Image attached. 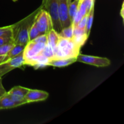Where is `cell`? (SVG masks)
<instances>
[{
  "instance_id": "1",
  "label": "cell",
  "mask_w": 124,
  "mask_h": 124,
  "mask_svg": "<svg viewBox=\"0 0 124 124\" xmlns=\"http://www.w3.org/2000/svg\"><path fill=\"white\" fill-rule=\"evenodd\" d=\"M41 9L42 7L40 6L28 16L25 17L16 24L12 25V37L15 44H20L24 46L27 44L29 42V33L30 29Z\"/></svg>"
},
{
  "instance_id": "2",
  "label": "cell",
  "mask_w": 124,
  "mask_h": 124,
  "mask_svg": "<svg viewBox=\"0 0 124 124\" xmlns=\"http://www.w3.org/2000/svg\"><path fill=\"white\" fill-rule=\"evenodd\" d=\"M80 48L81 47L78 46L72 39H67L60 37L58 45L53 50V58L77 57L79 53Z\"/></svg>"
},
{
  "instance_id": "3",
  "label": "cell",
  "mask_w": 124,
  "mask_h": 124,
  "mask_svg": "<svg viewBox=\"0 0 124 124\" xmlns=\"http://www.w3.org/2000/svg\"><path fill=\"white\" fill-rule=\"evenodd\" d=\"M42 9L46 10L50 16L53 29L59 33L62 30L61 25L58 16V0H42Z\"/></svg>"
},
{
  "instance_id": "4",
  "label": "cell",
  "mask_w": 124,
  "mask_h": 124,
  "mask_svg": "<svg viewBox=\"0 0 124 124\" xmlns=\"http://www.w3.org/2000/svg\"><path fill=\"white\" fill-rule=\"evenodd\" d=\"M35 23L41 35H47L53 29L52 18L50 15L43 9H41L38 13Z\"/></svg>"
},
{
  "instance_id": "5",
  "label": "cell",
  "mask_w": 124,
  "mask_h": 124,
  "mask_svg": "<svg viewBox=\"0 0 124 124\" xmlns=\"http://www.w3.org/2000/svg\"><path fill=\"white\" fill-rule=\"evenodd\" d=\"M23 65H24V51L16 56L0 64V78L13 69L21 67Z\"/></svg>"
},
{
  "instance_id": "6",
  "label": "cell",
  "mask_w": 124,
  "mask_h": 124,
  "mask_svg": "<svg viewBox=\"0 0 124 124\" xmlns=\"http://www.w3.org/2000/svg\"><path fill=\"white\" fill-rule=\"evenodd\" d=\"M46 44L29 41L25 46L24 50V65L27 64L30 61L39 54L46 46Z\"/></svg>"
},
{
  "instance_id": "7",
  "label": "cell",
  "mask_w": 124,
  "mask_h": 124,
  "mask_svg": "<svg viewBox=\"0 0 124 124\" xmlns=\"http://www.w3.org/2000/svg\"><path fill=\"white\" fill-rule=\"evenodd\" d=\"M76 61L94 65L98 67H107L110 65V61L106 58L85 55L81 53H79L76 57Z\"/></svg>"
},
{
  "instance_id": "8",
  "label": "cell",
  "mask_w": 124,
  "mask_h": 124,
  "mask_svg": "<svg viewBox=\"0 0 124 124\" xmlns=\"http://www.w3.org/2000/svg\"><path fill=\"white\" fill-rule=\"evenodd\" d=\"M68 6L69 0H58V16L62 29L72 24L69 17Z\"/></svg>"
},
{
  "instance_id": "9",
  "label": "cell",
  "mask_w": 124,
  "mask_h": 124,
  "mask_svg": "<svg viewBox=\"0 0 124 124\" xmlns=\"http://www.w3.org/2000/svg\"><path fill=\"white\" fill-rule=\"evenodd\" d=\"M29 88L21 86H16L12 88L7 93L9 94L12 100L18 104V106L28 104L25 100V96L28 93Z\"/></svg>"
},
{
  "instance_id": "10",
  "label": "cell",
  "mask_w": 124,
  "mask_h": 124,
  "mask_svg": "<svg viewBox=\"0 0 124 124\" xmlns=\"http://www.w3.org/2000/svg\"><path fill=\"white\" fill-rule=\"evenodd\" d=\"M48 96L49 94L44 91L29 89L25 96V100L27 103L43 101L48 98Z\"/></svg>"
},
{
  "instance_id": "11",
  "label": "cell",
  "mask_w": 124,
  "mask_h": 124,
  "mask_svg": "<svg viewBox=\"0 0 124 124\" xmlns=\"http://www.w3.org/2000/svg\"><path fill=\"white\" fill-rule=\"evenodd\" d=\"M88 36L86 32L85 29H80V28L75 27L73 30V36L72 38V41L79 46L82 47L87 41Z\"/></svg>"
},
{
  "instance_id": "12",
  "label": "cell",
  "mask_w": 124,
  "mask_h": 124,
  "mask_svg": "<svg viewBox=\"0 0 124 124\" xmlns=\"http://www.w3.org/2000/svg\"><path fill=\"white\" fill-rule=\"evenodd\" d=\"M76 61V57L70 58H53L51 59L47 62L46 65L55 67H64L68 66Z\"/></svg>"
},
{
  "instance_id": "13",
  "label": "cell",
  "mask_w": 124,
  "mask_h": 124,
  "mask_svg": "<svg viewBox=\"0 0 124 124\" xmlns=\"http://www.w3.org/2000/svg\"><path fill=\"white\" fill-rule=\"evenodd\" d=\"M17 107H18V104L12 100L7 92L0 97V110L10 109Z\"/></svg>"
},
{
  "instance_id": "14",
  "label": "cell",
  "mask_w": 124,
  "mask_h": 124,
  "mask_svg": "<svg viewBox=\"0 0 124 124\" xmlns=\"http://www.w3.org/2000/svg\"><path fill=\"white\" fill-rule=\"evenodd\" d=\"M47 44L52 47V49L54 50L55 48V47L57 46V45H58L59 39H60V36H59V34L53 29L49 31V33L47 34Z\"/></svg>"
},
{
  "instance_id": "15",
  "label": "cell",
  "mask_w": 124,
  "mask_h": 124,
  "mask_svg": "<svg viewBox=\"0 0 124 124\" xmlns=\"http://www.w3.org/2000/svg\"><path fill=\"white\" fill-rule=\"evenodd\" d=\"M25 46L23 44H16L15 46H13V48L10 50V52L6 54L4 56V62H6L8 61V59H11V58H13L14 56H16L19 53H21L25 49Z\"/></svg>"
},
{
  "instance_id": "16",
  "label": "cell",
  "mask_w": 124,
  "mask_h": 124,
  "mask_svg": "<svg viewBox=\"0 0 124 124\" xmlns=\"http://www.w3.org/2000/svg\"><path fill=\"white\" fill-rule=\"evenodd\" d=\"M79 3V0H73V1H71V0H69V6H68L69 14L71 23L73 21L74 18L78 12Z\"/></svg>"
},
{
  "instance_id": "17",
  "label": "cell",
  "mask_w": 124,
  "mask_h": 124,
  "mask_svg": "<svg viewBox=\"0 0 124 124\" xmlns=\"http://www.w3.org/2000/svg\"><path fill=\"white\" fill-rule=\"evenodd\" d=\"M73 30L74 27L73 24H71L68 27L62 29L61 32L58 34L61 38L67 39H71L73 36Z\"/></svg>"
},
{
  "instance_id": "18",
  "label": "cell",
  "mask_w": 124,
  "mask_h": 124,
  "mask_svg": "<svg viewBox=\"0 0 124 124\" xmlns=\"http://www.w3.org/2000/svg\"><path fill=\"white\" fill-rule=\"evenodd\" d=\"M94 5L92 6V8L88 12V18H87V24H86L85 27V30L86 32H87V35L89 36L90 33L91 29H92V24H93V16H94Z\"/></svg>"
},
{
  "instance_id": "19",
  "label": "cell",
  "mask_w": 124,
  "mask_h": 124,
  "mask_svg": "<svg viewBox=\"0 0 124 124\" xmlns=\"http://www.w3.org/2000/svg\"><path fill=\"white\" fill-rule=\"evenodd\" d=\"M39 54H42L46 58H48V59H53L54 58V52H53V50L52 49V47L49 46L48 44H46L44 48L42 50Z\"/></svg>"
},
{
  "instance_id": "20",
  "label": "cell",
  "mask_w": 124,
  "mask_h": 124,
  "mask_svg": "<svg viewBox=\"0 0 124 124\" xmlns=\"http://www.w3.org/2000/svg\"><path fill=\"white\" fill-rule=\"evenodd\" d=\"M39 35H41V34H40L39 30H38L36 24H35V23L34 22V23L33 24V25H31V28H30V31H29V41H32V40H33L34 39L37 38L38 36H39Z\"/></svg>"
},
{
  "instance_id": "21",
  "label": "cell",
  "mask_w": 124,
  "mask_h": 124,
  "mask_svg": "<svg viewBox=\"0 0 124 124\" xmlns=\"http://www.w3.org/2000/svg\"><path fill=\"white\" fill-rule=\"evenodd\" d=\"M15 42H10L0 46V55L6 56L15 46Z\"/></svg>"
},
{
  "instance_id": "22",
  "label": "cell",
  "mask_w": 124,
  "mask_h": 124,
  "mask_svg": "<svg viewBox=\"0 0 124 124\" xmlns=\"http://www.w3.org/2000/svg\"><path fill=\"white\" fill-rule=\"evenodd\" d=\"M0 37H12V25L0 27Z\"/></svg>"
},
{
  "instance_id": "23",
  "label": "cell",
  "mask_w": 124,
  "mask_h": 124,
  "mask_svg": "<svg viewBox=\"0 0 124 124\" xmlns=\"http://www.w3.org/2000/svg\"><path fill=\"white\" fill-rule=\"evenodd\" d=\"M31 41L35 42H40V43H44L47 44V35H41L38 36Z\"/></svg>"
},
{
  "instance_id": "24",
  "label": "cell",
  "mask_w": 124,
  "mask_h": 124,
  "mask_svg": "<svg viewBox=\"0 0 124 124\" xmlns=\"http://www.w3.org/2000/svg\"><path fill=\"white\" fill-rule=\"evenodd\" d=\"M88 13L85 15V16H84L82 17V18L81 19V20L80 21L79 23L78 24V25H76V27H77L80 28V29H85L86 27V24H87V18H88Z\"/></svg>"
},
{
  "instance_id": "25",
  "label": "cell",
  "mask_w": 124,
  "mask_h": 124,
  "mask_svg": "<svg viewBox=\"0 0 124 124\" xmlns=\"http://www.w3.org/2000/svg\"><path fill=\"white\" fill-rule=\"evenodd\" d=\"M12 42H14V40H13V38L0 37V46Z\"/></svg>"
},
{
  "instance_id": "26",
  "label": "cell",
  "mask_w": 124,
  "mask_h": 124,
  "mask_svg": "<svg viewBox=\"0 0 124 124\" xmlns=\"http://www.w3.org/2000/svg\"><path fill=\"white\" fill-rule=\"evenodd\" d=\"M6 93V90H5V88H4L3 85H2V81H1V78H0V97L1 96L3 95L4 94Z\"/></svg>"
},
{
  "instance_id": "27",
  "label": "cell",
  "mask_w": 124,
  "mask_h": 124,
  "mask_svg": "<svg viewBox=\"0 0 124 124\" xmlns=\"http://www.w3.org/2000/svg\"><path fill=\"white\" fill-rule=\"evenodd\" d=\"M124 2H123V4H122V8H121V16L122 17V18H123L124 19Z\"/></svg>"
},
{
  "instance_id": "28",
  "label": "cell",
  "mask_w": 124,
  "mask_h": 124,
  "mask_svg": "<svg viewBox=\"0 0 124 124\" xmlns=\"http://www.w3.org/2000/svg\"><path fill=\"white\" fill-rule=\"evenodd\" d=\"M4 56H1L0 55V64L3 62L4 59Z\"/></svg>"
},
{
  "instance_id": "29",
  "label": "cell",
  "mask_w": 124,
  "mask_h": 124,
  "mask_svg": "<svg viewBox=\"0 0 124 124\" xmlns=\"http://www.w3.org/2000/svg\"><path fill=\"white\" fill-rule=\"evenodd\" d=\"M12 1H14V2H15V1H16L17 0H12Z\"/></svg>"
},
{
  "instance_id": "30",
  "label": "cell",
  "mask_w": 124,
  "mask_h": 124,
  "mask_svg": "<svg viewBox=\"0 0 124 124\" xmlns=\"http://www.w3.org/2000/svg\"><path fill=\"white\" fill-rule=\"evenodd\" d=\"M83 1V0H79V1Z\"/></svg>"
},
{
  "instance_id": "31",
  "label": "cell",
  "mask_w": 124,
  "mask_h": 124,
  "mask_svg": "<svg viewBox=\"0 0 124 124\" xmlns=\"http://www.w3.org/2000/svg\"><path fill=\"white\" fill-rule=\"evenodd\" d=\"M94 1H95V0H94Z\"/></svg>"
}]
</instances>
